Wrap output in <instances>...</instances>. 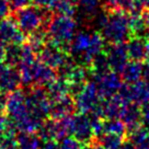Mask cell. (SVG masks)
<instances>
[{
    "mask_svg": "<svg viewBox=\"0 0 149 149\" xmlns=\"http://www.w3.org/2000/svg\"><path fill=\"white\" fill-rule=\"evenodd\" d=\"M72 135L86 146L94 139L90 116L84 113L72 115Z\"/></svg>",
    "mask_w": 149,
    "mask_h": 149,
    "instance_id": "cell-10",
    "label": "cell"
},
{
    "mask_svg": "<svg viewBox=\"0 0 149 149\" xmlns=\"http://www.w3.org/2000/svg\"><path fill=\"white\" fill-rule=\"evenodd\" d=\"M8 123H9V117L6 116L5 113L0 114V136L6 134L7 127H8Z\"/></svg>",
    "mask_w": 149,
    "mask_h": 149,
    "instance_id": "cell-34",
    "label": "cell"
},
{
    "mask_svg": "<svg viewBox=\"0 0 149 149\" xmlns=\"http://www.w3.org/2000/svg\"><path fill=\"white\" fill-rule=\"evenodd\" d=\"M117 94L126 103L134 102L139 105L149 103V82L140 79L135 84H123Z\"/></svg>",
    "mask_w": 149,
    "mask_h": 149,
    "instance_id": "cell-7",
    "label": "cell"
},
{
    "mask_svg": "<svg viewBox=\"0 0 149 149\" xmlns=\"http://www.w3.org/2000/svg\"><path fill=\"white\" fill-rule=\"evenodd\" d=\"M3 54H5V45L0 43V63L3 59Z\"/></svg>",
    "mask_w": 149,
    "mask_h": 149,
    "instance_id": "cell-41",
    "label": "cell"
},
{
    "mask_svg": "<svg viewBox=\"0 0 149 149\" xmlns=\"http://www.w3.org/2000/svg\"><path fill=\"white\" fill-rule=\"evenodd\" d=\"M26 105L33 115L46 120L49 116L52 107V101L48 98L46 89L37 84L32 87L26 94Z\"/></svg>",
    "mask_w": 149,
    "mask_h": 149,
    "instance_id": "cell-3",
    "label": "cell"
},
{
    "mask_svg": "<svg viewBox=\"0 0 149 149\" xmlns=\"http://www.w3.org/2000/svg\"><path fill=\"white\" fill-rule=\"evenodd\" d=\"M130 14V28L132 36H146L148 29L144 22V19L140 14Z\"/></svg>",
    "mask_w": 149,
    "mask_h": 149,
    "instance_id": "cell-24",
    "label": "cell"
},
{
    "mask_svg": "<svg viewBox=\"0 0 149 149\" xmlns=\"http://www.w3.org/2000/svg\"><path fill=\"white\" fill-rule=\"evenodd\" d=\"M133 0H105V6L107 10H123L128 12Z\"/></svg>",
    "mask_w": 149,
    "mask_h": 149,
    "instance_id": "cell-28",
    "label": "cell"
},
{
    "mask_svg": "<svg viewBox=\"0 0 149 149\" xmlns=\"http://www.w3.org/2000/svg\"><path fill=\"white\" fill-rule=\"evenodd\" d=\"M103 38L110 44L122 43L132 35L130 28V14L123 10H109V18L101 30Z\"/></svg>",
    "mask_w": 149,
    "mask_h": 149,
    "instance_id": "cell-1",
    "label": "cell"
},
{
    "mask_svg": "<svg viewBox=\"0 0 149 149\" xmlns=\"http://www.w3.org/2000/svg\"><path fill=\"white\" fill-rule=\"evenodd\" d=\"M33 3L37 7H46L47 0H32Z\"/></svg>",
    "mask_w": 149,
    "mask_h": 149,
    "instance_id": "cell-40",
    "label": "cell"
},
{
    "mask_svg": "<svg viewBox=\"0 0 149 149\" xmlns=\"http://www.w3.org/2000/svg\"><path fill=\"white\" fill-rule=\"evenodd\" d=\"M143 77L145 78L146 81L149 82V57L145 61L144 64V74H143Z\"/></svg>",
    "mask_w": 149,
    "mask_h": 149,
    "instance_id": "cell-37",
    "label": "cell"
},
{
    "mask_svg": "<svg viewBox=\"0 0 149 149\" xmlns=\"http://www.w3.org/2000/svg\"><path fill=\"white\" fill-rule=\"evenodd\" d=\"M26 42V34H24L15 22L13 17H6L0 20V43L7 45L10 43L22 45Z\"/></svg>",
    "mask_w": 149,
    "mask_h": 149,
    "instance_id": "cell-9",
    "label": "cell"
},
{
    "mask_svg": "<svg viewBox=\"0 0 149 149\" xmlns=\"http://www.w3.org/2000/svg\"><path fill=\"white\" fill-rule=\"evenodd\" d=\"M46 31L49 41L68 52L69 44L77 31V22L72 17L56 14L53 15Z\"/></svg>",
    "mask_w": 149,
    "mask_h": 149,
    "instance_id": "cell-2",
    "label": "cell"
},
{
    "mask_svg": "<svg viewBox=\"0 0 149 149\" xmlns=\"http://www.w3.org/2000/svg\"><path fill=\"white\" fill-rule=\"evenodd\" d=\"M1 69H2V66H1V64H0V71H1Z\"/></svg>",
    "mask_w": 149,
    "mask_h": 149,
    "instance_id": "cell-45",
    "label": "cell"
},
{
    "mask_svg": "<svg viewBox=\"0 0 149 149\" xmlns=\"http://www.w3.org/2000/svg\"><path fill=\"white\" fill-rule=\"evenodd\" d=\"M104 51H105V40L103 38L101 33L94 31L91 33V42H90L88 49L84 52V55L79 58L81 61L80 65L88 68L93 58L99 54L103 53Z\"/></svg>",
    "mask_w": 149,
    "mask_h": 149,
    "instance_id": "cell-15",
    "label": "cell"
},
{
    "mask_svg": "<svg viewBox=\"0 0 149 149\" xmlns=\"http://www.w3.org/2000/svg\"><path fill=\"white\" fill-rule=\"evenodd\" d=\"M0 149H19L17 137L9 134L0 136Z\"/></svg>",
    "mask_w": 149,
    "mask_h": 149,
    "instance_id": "cell-30",
    "label": "cell"
},
{
    "mask_svg": "<svg viewBox=\"0 0 149 149\" xmlns=\"http://www.w3.org/2000/svg\"><path fill=\"white\" fill-rule=\"evenodd\" d=\"M144 74V65L140 61H128L121 71L122 79L125 84H132L139 81Z\"/></svg>",
    "mask_w": 149,
    "mask_h": 149,
    "instance_id": "cell-20",
    "label": "cell"
},
{
    "mask_svg": "<svg viewBox=\"0 0 149 149\" xmlns=\"http://www.w3.org/2000/svg\"><path fill=\"white\" fill-rule=\"evenodd\" d=\"M92 149H105V148L103 147L102 145H100V144H93Z\"/></svg>",
    "mask_w": 149,
    "mask_h": 149,
    "instance_id": "cell-42",
    "label": "cell"
},
{
    "mask_svg": "<svg viewBox=\"0 0 149 149\" xmlns=\"http://www.w3.org/2000/svg\"><path fill=\"white\" fill-rule=\"evenodd\" d=\"M121 118L124 122L127 133L141 125V107L134 102H128L123 107Z\"/></svg>",
    "mask_w": 149,
    "mask_h": 149,
    "instance_id": "cell-16",
    "label": "cell"
},
{
    "mask_svg": "<svg viewBox=\"0 0 149 149\" xmlns=\"http://www.w3.org/2000/svg\"><path fill=\"white\" fill-rule=\"evenodd\" d=\"M91 42V33L88 31H79L74 34L68 47V53L72 58H80L88 49Z\"/></svg>",
    "mask_w": 149,
    "mask_h": 149,
    "instance_id": "cell-17",
    "label": "cell"
},
{
    "mask_svg": "<svg viewBox=\"0 0 149 149\" xmlns=\"http://www.w3.org/2000/svg\"><path fill=\"white\" fill-rule=\"evenodd\" d=\"M126 47H127V54L130 61L143 63L149 57V45L146 37H130Z\"/></svg>",
    "mask_w": 149,
    "mask_h": 149,
    "instance_id": "cell-12",
    "label": "cell"
},
{
    "mask_svg": "<svg viewBox=\"0 0 149 149\" xmlns=\"http://www.w3.org/2000/svg\"><path fill=\"white\" fill-rule=\"evenodd\" d=\"M144 1V7L146 9H149V0H143Z\"/></svg>",
    "mask_w": 149,
    "mask_h": 149,
    "instance_id": "cell-43",
    "label": "cell"
},
{
    "mask_svg": "<svg viewBox=\"0 0 149 149\" xmlns=\"http://www.w3.org/2000/svg\"><path fill=\"white\" fill-rule=\"evenodd\" d=\"M31 74L33 78V84L37 86H47L53 80L57 78V71L49 66L43 64L37 59L31 67Z\"/></svg>",
    "mask_w": 149,
    "mask_h": 149,
    "instance_id": "cell-14",
    "label": "cell"
},
{
    "mask_svg": "<svg viewBox=\"0 0 149 149\" xmlns=\"http://www.w3.org/2000/svg\"><path fill=\"white\" fill-rule=\"evenodd\" d=\"M22 84L21 74L17 67L5 66L0 71V90L6 93L15 91Z\"/></svg>",
    "mask_w": 149,
    "mask_h": 149,
    "instance_id": "cell-13",
    "label": "cell"
},
{
    "mask_svg": "<svg viewBox=\"0 0 149 149\" xmlns=\"http://www.w3.org/2000/svg\"><path fill=\"white\" fill-rule=\"evenodd\" d=\"M17 141L19 149H40L42 146V139L35 133L19 132Z\"/></svg>",
    "mask_w": 149,
    "mask_h": 149,
    "instance_id": "cell-21",
    "label": "cell"
},
{
    "mask_svg": "<svg viewBox=\"0 0 149 149\" xmlns=\"http://www.w3.org/2000/svg\"><path fill=\"white\" fill-rule=\"evenodd\" d=\"M11 11H18L20 9H23L25 7H29L33 3L32 0H8Z\"/></svg>",
    "mask_w": 149,
    "mask_h": 149,
    "instance_id": "cell-31",
    "label": "cell"
},
{
    "mask_svg": "<svg viewBox=\"0 0 149 149\" xmlns=\"http://www.w3.org/2000/svg\"><path fill=\"white\" fill-rule=\"evenodd\" d=\"M69 56V53L66 49L49 40L41 51L37 52V59L55 70L58 69L68 59Z\"/></svg>",
    "mask_w": 149,
    "mask_h": 149,
    "instance_id": "cell-6",
    "label": "cell"
},
{
    "mask_svg": "<svg viewBox=\"0 0 149 149\" xmlns=\"http://www.w3.org/2000/svg\"><path fill=\"white\" fill-rule=\"evenodd\" d=\"M101 101L94 81H88L77 94L74 95V107L79 113L90 114Z\"/></svg>",
    "mask_w": 149,
    "mask_h": 149,
    "instance_id": "cell-4",
    "label": "cell"
},
{
    "mask_svg": "<svg viewBox=\"0 0 149 149\" xmlns=\"http://www.w3.org/2000/svg\"><path fill=\"white\" fill-rule=\"evenodd\" d=\"M7 113L8 117L14 123L21 121L26 115H29L31 112L26 105V93L20 89L8 93Z\"/></svg>",
    "mask_w": 149,
    "mask_h": 149,
    "instance_id": "cell-8",
    "label": "cell"
},
{
    "mask_svg": "<svg viewBox=\"0 0 149 149\" xmlns=\"http://www.w3.org/2000/svg\"><path fill=\"white\" fill-rule=\"evenodd\" d=\"M141 17H143V19H144V22H145V24H146V26H147V29H148V31H149V9L145 10Z\"/></svg>",
    "mask_w": 149,
    "mask_h": 149,
    "instance_id": "cell-39",
    "label": "cell"
},
{
    "mask_svg": "<svg viewBox=\"0 0 149 149\" xmlns=\"http://www.w3.org/2000/svg\"><path fill=\"white\" fill-rule=\"evenodd\" d=\"M7 101H8V93L0 90V114L7 112Z\"/></svg>",
    "mask_w": 149,
    "mask_h": 149,
    "instance_id": "cell-35",
    "label": "cell"
},
{
    "mask_svg": "<svg viewBox=\"0 0 149 149\" xmlns=\"http://www.w3.org/2000/svg\"><path fill=\"white\" fill-rule=\"evenodd\" d=\"M141 107V126L149 130V103L143 104Z\"/></svg>",
    "mask_w": 149,
    "mask_h": 149,
    "instance_id": "cell-32",
    "label": "cell"
},
{
    "mask_svg": "<svg viewBox=\"0 0 149 149\" xmlns=\"http://www.w3.org/2000/svg\"><path fill=\"white\" fill-rule=\"evenodd\" d=\"M124 143V136H120L111 133H104L99 138V144L105 149H120Z\"/></svg>",
    "mask_w": 149,
    "mask_h": 149,
    "instance_id": "cell-25",
    "label": "cell"
},
{
    "mask_svg": "<svg viewBox=\"0 0 149 149\" xmlns=\"http://www.w3.org/2000/svg\"><path fill=\"white\" fill-rule=\"evenodd\" d=\"M46 91L48 98L51 99L52 102H55L61 99L66 98L70 94L69 81L66 78L57 76L55 80H53L51 84L46 86Z\"/></svg>",
    "mask_w": 149,
    "mask_h": 149,
    "instance_id": "cell-18",
    "label": "cell"
},
{
    "mask_svg": "<svg viewBox=\"0 0 149 149\" xmlns=\"http://www.w3.org/2000/svg\"><path fill=\"white\" fill-rule=\"evenodd\" d=\"M48 41V36H47V31L45 29H38L34 32L30 33L26 36V43L30 46L32 47L34 51L40 52L43 48V46L46 44V42Z\"/></svg>",
    "mask_w": 149,
    "mask_h": 149,
    "instance_id": "cell-23",
    "label": "cell"
},
{
    "mask_svg": "<svg viewBox=\"0 0 149 149\" xmlns=\"http://www.w3.org/2000/svg\"><path fill=\"white\" fill-rule=\"evenodd\" d=\"M10 6L8 0H0V20L8 17L10 13Z\"/></svg>",
    "mask_w": 149,
    "mask_h": 149,
    "instance_id": "cell-33",
    "label": "cell"
},
{
    "mask_svg": "<svg viewBox=\"0 0 149 149\" xmlns=\"http://www.w3.org/2000/svg\"><path fill=\"white\" fill-rule=\"evenodd\" d=\"M22 45L10 43L5 45V54H3V65L10 67H17L21 59Z\"/></svg>",
    "mask_w": 149,
    "mask_h": 149,
    "instance_id": "cell-22",
    "label": "cell"
},
{
    "mask_svg": "<svg viewBox=\"0 0 149 149\" xmlns=\"http://www.w3.org/2000/svg\"><path fill=\"white\" fill-rule=\"evenodd\" d=\"M40 149H61V147L58 143H56V140H47L42 144Z\"/></svg>",
    "mask_w": 149,
    "mask_h": 149,
    "instance_id": "cell-36",
    "label": "cell"
},
{
    "mask_svg": "<svg viewBox=\"0 0 149 149\" xmlns=\"http://www.w3.org/2000/svg\"><path fill=\"white\" fill-rule=\"evenodd\" d=\"M74 110H76V107H74V99L68 95L58 101L52 102L49 116L53 120H61L68 115H71L74 112Z\"/></svg>",
    "mask_w": 149,
    "mask_h": 149,
    "instance_id": "cell-19",
    "label": "cell"
},
{
    "mask_svg": "<svg viewBox=\"0 0 149 149\" xmlns=\"http://www.w3.org/2000/svg\"><path fill=\"white\" fill-rule=\"evenodd\" d=\"M59 147H61V149H84L86 145L82 144L76 137L66 136L63 139H61Z\"/></svg>",
    "mask_w": 149,
    "mask_h": 149,
    "instance_id": "cell-29",
    "label": "cell"
},
{
    "mask_svg": "<svg viewBox=\"0 0 149 149\" xmlns=\"http://www.w3.org/2000/svg\"><path fill=\"white\" fill-rule=\"evenodd\" d=\"M104 127H105V133L116 134V135L120 136H125L127 134V128H126L124 122L122 121L121 118L105 120Z\"/></svg>",
    "mask_w": 149,
    "mask_h": 149,
    "instance_id": "cell-26",
    "label": "cell"
},
{
    "mask_svg": "<svg viewBox=\"0 0 149 149\" xmlns=\"http://www.w3.org/2000/svg\"><path fill=\"white\" fill-rule=\"evenodd\" d=\"M101 0H77L80 11L86 17H92L98 11Z\"/></svg>",
    "mask_w": 149,
    "mask_h": 149,
    "instance_id": "cell-27",
    "label": "cell"
},
{
    "mask_svg": "<svg viewBox=\"0 0 149 149\" xmlns=\"http://www.w3.org/2000/svg\"><path fill=\"white\" fill-rule=\"evenodd\" d=\"M120 149H137V148H136V146L130 140H127V141L123 143V145H122V147Z\"/></svg>",
    "mask_w": 149,
    "mask_h": 149,
    "instance_id": "cell-38",
    "label": "cell"
},
{
    "mask_svg": "<svg viewBox=\"0 0 149 149\" xmlns=\"http://www.w3.org/2000/svg\"><path fill=\"white\" fill-rule=\"evenodd\" d=\"M146 38H147V43H148V45H149V35L147 37H146Z\"/></svg>",
    "mask_w": 149,
    "mask_h": 149,
    "instance_id": "cell-44",
    "label": "cell"
},
{
    "mask_svg": "<svg viewBox=\"0 0 149 149\" xmlns=\"http://www.w3.org/2000/svg\"><path fill=\"white\" fill-rule=\"evenodd\" d=\"M105 55H107L110 69L114 70L116 72H121L130 59L127 54V47L124 42L111 44L107 47Z\"/></svg>",
    "mask_w": 149,
    "mask_h": 149,
    "instance_id": "cell-11",
    "label": "cell"
},
{
    "mask_svg": "<svg viewBox=\"0 0 149 149\" xmlns=\"http://www.w3.org/2000/svg\"><path fill=\"white\" fill-rule=\"evenodd\" d=\"M93 81L97 84L98 92L101 100L111 98L118 93L123 86V79L120 77L118 72L109 69L103 74L93 76Z\"/></svg>",
    "mask_w": 149,
    "mask_h": 149,
    "instance_id": "cell-5",
    "label": "cell"
}]
</instances>
